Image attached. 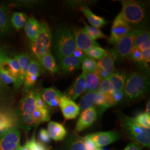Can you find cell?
<instances>
[{
  "label": "cell",
  "mask_w": 150,
  "mask_h": 150,
  "mask_svg": "<svg viewBox=\"0 0 150 150\" xmlns=\"http://www.w3.org/2000/svg\"><path fill=\"white\" fill-rule=\"evenodd\" d=\"M108 79L112 84L115 90L123 91L126 80V76L124 74L120 72H113Z\"/></svg>",
  "instance_id": "30"
},
{
  "label": "cell",
  "mask_w": 150,
  "mask_h": 150,
  "mask_svg": "<svg viewBox=\"0 0 150 150\" xmlns=\"http://www.w3.org/2000/svg\"><path fill=\"white\" fill-rule=\"evenodd\" d=\"M112 93H102L97 92L95 105L103 112L104 110L116 105Z\"/></svg>",
  "instance_id": "24"
},
{
  "label": "cell",
  "mask_w": 150,
  "mask_h": 150,
  "mask_svg": "<svg viewBox=\"0 0 150 150\" xmlns=\"http://www.w3.org/2000/svg\"><path fill=\"white\" fill-rule=\"evenodd\" d=\"M142 62L144 64H148L150 59V49L147 50L144 52H142Z\"/></svg>",
  "instance_id": "50"
},
{
  "label": "cell",
  "mask_w": 150,
  "mask_h": 150,
  "mask_svg": "<svg viewBox=\"0 0 150 150\" xmlns=\"http://www.w3.org/2000/svg\"><path fill=\"white\" fill-rule=\"evenodd\" d=\"M47 131L50 138L56 141H63L67 137V132L64 126L56 122H50Z\"/></svg>",
  "instance_id": "21"
},
{
  "label": "cell",
  "mask_w": 150,
  "mask_h": 150,
  "mask_svg": "<svg viewBox=\"0 0 150 150\" xmlns=\"http://www.w3.org/2000/svg\"><path fill=\"white\" fill-rule=\"evenodd\" d=\"M15 59L18 62L21 69V78L23 82L29 69L31 59L25 53H21L15 56Z\"/></svg>",
  "instance_id": "32"
},
{
  "label": "cell",
  "mask_w": 150,
  "mask_h": 150,
  "mask_svg": "<svg viewBox=\"0 0 150 150\" xmlns=\"http://www.w3.org/2000/svg\"><path fill=\"white\" fill-rule=\"evenodd\" d=\"M82 139L87 150H96L98 149V147L95 144V142L91 139H90L87 135L82 137Z\"/></svg>",
  "instance_id": "47"
},
{
  "label": "cell",
  "mask_w": 150,
  "mask_h": 150,
  "mask_svg": "<svg viewBox=\"0 0 150 150\" xmlns=\"http://www.w3.org/2000/svg\"><path fill=\"white\" fill-rule=\"evenodd\" d=\"M40 30V23L34 17H31L27 19L25 25L24 30L27 38L31 41H33L38 36Z\"/></svg>",
  "instance_id": "26"
},
{
  "label": "cell",
  "mask_w": 150,
  "mask_h": 150,
  "mask_svg": "<svg viewBox=\"0 0 150 150\" xmlns=\"http://www.w3.org/2000/svg\"><path fill=\"white\" fill-rule=\"evenodd\" d=\"M106 53V51L100 46H95L85 52L87 56L94 59H101Z\"/></svg>",
  "instance_id": "38"
},
{
  "label": "cell",
  "mask_w": 150,
  "mask_h": 150,
  "mask_svg": "<svg viewBox=\"0 0 150 150\" xmlns=\"http://www.w3.org/2000/svg\"><path fill=\"white\" fill-rule=\"evenodd\" d=\"M38 138L41 142L43 144H48L51 142V139L50 138L48 132L45 129H41L40 131L38 134Z\"/></svg>",
  "instance_id": "46"
},
{
  "label": "cell",
  "mask_w": 150,
  "mask_h": 150,
  "mask_svg": "<svg viewBox=\"0 0 150 150\" xmlns=\"http://www.w3.org/2000/svg\"><path fill=\"white\" fill-rule=\"evenodd\" d=\"M96 150H106V149H102V148H98Z\"/></svg>",
  "instance_id": "54"
},
{
  "label": "cell",
  "mask_w": 150,
  "mask_h": 150,
  "mask_svg": "<svg viewBox=\"0 0 150 150\" xmlns=\"http://www.w3.org/2000/svg\"><path fill=\"white\" fill-rule=\"evenodd\" d=\"M35 104V91L31 90L24 97L19 103L16 111L17 118L33 116L36 109Z\"/></svg>",
  "instance_id": "12"
},
{
  "label": "cell",
  "mask_w": 150,
  "mask_h": 150,
  "mask_svg": "<svg viewBox=\"0 0 150 150\" xmlns=\"http://www.w3.org/2000/svg\"><path fill=\"white\" fill-rule=\"evenodd\" d=\"M0 79L2 83L5 86L9 87V85H12L15 90L17 89L16 79L3 66L0 70Z\"/></svg>",
  "instance_id": "34"
},
{
  "label": "cell",
  "mask_w": 150,
  "mask_h": 150,
  "mask_svg": "<svg viewBox=\"0 0 150 150\" xmlns=\"http://www.w3.org/2000/svg\"><path fill=\"white\" fill-rule=\"evenodd\" d=\"M97 91H88L82 97L80 103V108L82 111L93 107L95 104Z\"/></svg>",
  "instance_id": "33"
},
{
  "label": "cell",
  "mask_w": 150,
  "mask_h": 150,
  "mask_svg": "<svg viewBox=\"0 0 150 150\" xmlns=\"http://www.w3.org/2000/svg\"><path fill=\"white\" fill-rule=\"evenodd\" d=\"M81 64L82 72L85 74L95 72L98 69L96 61L87 56L82 60Z\"/></svg>",
  "instance_id": "36"
},
{
  "label": "cell",
  "mask_w": 150,
  "mask_h": 150,
  "mask_svg": "<svg viewBox=\"0 0 150 150\" xmlns=\"http://www.w3.org/2000/svg\"><path fill=\"white\" fill-rule=\"evenodd\" d=\"M7 55L5 51L0 47V70ZM11 88L9 87L5 86L0 79V107H6V104L9 102L11 98Z\"/></svg>",
  "instance_id": "22"
},
{
  "label": "cell",
  "mask_w": 150,
  "mask_h": 150,
  "mask_svg": "<svg viewBox=\"0 0 150 150\" xmlns=\"http://www.w3.org/2000/svg\"><path fill=\"white\" fill-rule=\"evenodd\" d=\"M132 30V28L120 13L113 22L111 35L108 39L110 43L115 45Z\"/></svg>",
  "instance_id": "8"
},
{
  "label": "cell",
  "mask_w": 150,
  "mask_h": 150,
  "mask_svg": "<svg viewBox=\"0 0 150 150\" xmlns=\"http://www.w3.org/2000/svg\"><path fill=\"white\" fill-rule=\"evenodd\" d=\"M27 21V15L21 12H14L10 17L11 26L16 31H20L24 28Z\"/></svg>",
  "instance_id": "29"
},
{
  "label": "cell",
  "mask_w": 150,
  "mask_h": 150,
  "mask_svg": "<svg viewBox=\"0 0 150 150\" xmlns=\"http://www.w3.org/2000/svg\"><path fill=\"white\" fill-rule=\"evenodd\" d=\"M73 32L76 48L83 52H85L93 47L100 46L98 43L95 40H92L83 28L76 29Z\"/></svg>",
  "instance_id": "14"
},
{
  "label": "cell",
  "mask_w": 150,
  "mask_h": 150,
  "mask_svg": "<svg viewBox=\"0 0 150 150\" xmlns=\"http://www.w3.org/2000/svg\"><path fill=\"white\" fill-rule=\"evenodd\" d=\"M21 132L16 126L0 134V150H17L21 146Z\"/></svg>",
  "instance_id": "7"
},
{
  "label": "cell",
  "mask_w": 150,
  "mask_h": 150,
  "mask_svg": "<svg viewBox=\"0 0 150 150\" xmlns=\"http://www.w3.org/2000/svg\"><path fill=\"white\" fill-rule=\"evenodd\" d=\"M114 90L115 89L110 81L108 79H102L100 81L97 92L102 93H112Z\"/></svg>",
  "instance_id": "39"
},
{
  "label": "cell",
  "mask_w": 150,
  "mask_h": 150,
  "mask_svg": "<svg viewBox=\"0 0 150 150\" xmlns=\"http://www.w3.org/2000/svg\"><path fill=\"white\" fill-rule=\"evenodd\" d=\"M81 11L93 27L99 28L106 25L107 23V22L103 18L95 15L87 6L81 7Z\"/></svg>",
  "instance_id": "27"
},
{
  "label": "cell",
  "mask_w": 150,
  "mask_h": 150,
  "mask_svg": "<svg viewBox=\"0 0 150 150\" xmlns=\"http://www.w3.org/2000/svg\"><path fill=\"white\" fill-rule=\"evenodd\" d=\"M37 1H24V0H13L9 1L11 5L15 7H32L39 4Z\"/></svg>",
  "instance_id": "41"
},
{
  "label": "cell",
  "mask_w": 150,
  "mask_h": 150,
  "mask_svg": "<svg viewBox=\"0 0 150 150\" xmlns=\"http://www.w3.org/2000/svg\"><path fill=\"white\" fill-rule=\"evenodd\" d=\"M150 101H149L147 103V105H146V112H145L147 113V114L150 115Z\"/></svg>",
  "instance_id": "53"
},
{
  "label": "cell",
  "mask_w": 150,
  "mask_h": 150,
  "mask_svg": "<svg viewBox=\"0 0 150 150\" xmlns=\"http://www.w3.org/2000/svg\"><path fill=\"white\" fill-rule=\"evenodd\" d=\"M86 74L83 72L74 81L72 85L67 92V96L70 99L74 101L81 95L86 91Z\"/></svg>",
  "instance_id": "17"
},
{
  "label": "cell",
  "mask_w": 150,
  "mask_h": 150,
  "mask_svg": "<svg viewBox=\"0 0 150 150\" xmlns=\"http://www.w3.org/2000/svg\"><path fill=\"white\" fill-rule=\"evenodd\" d=\"M38 61L46 70L48 71L52 74L57 73L59 71V67L56 64V59L51 51L45 54Z\"/></svg>",
  "instance_id": "28"
},
{
  "label": "cell",
  "mask_w": 150,
  "mask_h": 150,
  "mask_svg": "<svg viewBox=\"0 0 150 150\" xmlns=\"http://www.w3.org/2000/svg\"><path fill=\"white\" fill-rule=\"evenodd\" d=\"M137 48H139L141 52H144L147 50L150 49V40L148 39L143 43L139 45Z\"/></svg>",
  "instance_id": "52"
},
{
  "label": "cell",
  "mask_w": 150,
  "mask_h": 150,
  "mask_svg": "<svg viewBox=\"0 0 150 150\" xmlns=\"http://www.w3.org/2000/svg\"><path fill=\"white\" fill-rule=\"evenodd\" d=\"M142 30L140 28L132 29L115 45V48L114 49L117 57L124 59L129 56L131 51L134 47L135 40Z\"/></svg>",
  "instance_id": "6"
},
{
  "label": "cell",
  "mask_w": 150,
  "mask_h": 150,
  "mask_svg": "<svg viewBox=\"0 0 150 150\" xmlns=\"http://www.w3.org/2000/svg\"><path fill=\"white\" fill-rule=\"evenodd\" d=\"M3 66L16 79L18 89L23 83L21 78V69L18 62L15 58H11L7 55L4 60Z\"/></svg>",
  "instance_id": "19"
},
{
  "label": "cell",
  "mask_w": 150,
  "mask_h": 150,
  "mask_svg": "<svg viewBox=\"0 0 150 150\" xmlns=\"http://www.w3.org/2000/svg\"><path fill=\"white\" fill-rule=\"evenodd\" d=\"M112 95L116 103L120 102L122 100L123 97L125 96L123 91H118L115 90L113 92Z\"/></svg>",
  "instance_id": "48"
},
{
  "label": "cell",
  "mask_w": 150,
  "mask_h": 150,
  "mask_svg": "<svg viewBox=\"0 0 150 150\" xmlns=\"http://www.w3.org/2000/svg\"><path fill=\"white\" fill-rule=\"evenodd\" d=\"M11 30L10 16L8 8L4 4L0 3V38L8 35Z\"/></svg>",
  "instance_id": "20"
},
{
  "label": "cell",
  "mask_w": 150,
  "mask_h": 150,
  "mask_svg": "<svg viewBox=\"0 0 150 150\" xmlns=\"http://www.w3.org/2000/svg\"><path fill=\"white\" fill-rule=\"evenodd\" d=\"M122 11L120 14L131 27L139 28L146 17V10L142 2L136 1H122Z\"/></svg>",
  "instance_id": "2"
},
{
  "label": "cell",
  "mask_w": 150,
  "mask_h": 150,
  "mask_svg": "<svg viewBox=\"0 0 150 150\" xmlns=\"http://www.w3.org/2000/svg\"><path fill=\"white\" fill-rule=\"evenodd\" d=\"M39 94L46 105L54 108L59 106L60 98L64 95L55 87L43 88Z\"/></svg>",
  "instance_id": "16"
},
{
  "label": "cell",
  "mask_w": 150,
  "mask_h": 150,
  "mask_svg": "<svg viewBox=\"0 0 150 150\" xmlns=\"http://www.w3.org/2000/svg\"><path fill=\"white\" fill-rule=\"evenodd\" d=\"M33 117L35 119L36 125L50 120V112L49 109L36 108L33 113Z\"/></svg>",
  "instance_id": "35"
},
{
  "label": "cell",
  "mask_w": 150,
  "mask_h": 150,
  "mask_svg": "<svg viewBox=\"0 0 150 150\" xmlns=\"http://www.w3.org/2000/svg\"><path fill=\"white\" fill-rule=\"evenodd\" d=\"M35 104L36 108L38 109H49L47 105L43 101L39 93L35 91Z\"/></svg>",
  "instance_id": "44"
},
{
  "label": "cell",
  "mask_w": 150,
  "mask_h": 150,
  "mask_svg": "<svg viewBox=\"0 0 150 150\" xmlns=\"http://www.w3.org/2000/svg\"><path fill=\"white\" fill-rule=\"evenodd\" d=\"M149 84V79L147 76L134 72L126 77L123 88L124 95L131 100L137 99L145 95Z\"/></svg>",
  "instance_id": "3"
},
{
  "label": "cell",
  "mask_w": 150,
  "mask_h": 150,
  "mask_svg": "<svg viewBox=\"0 0 150 150\" xmlns=\"http://www.w3.org/2000/svg\"><path fill=\"white\" fill-rule=\"evenodd\" d=\"M101 80V79L96 71L86 74V91H97Z\"/></svg>",
  "instance_id": "31"
},
{
  "label": "cell",
  "mask_w": 150,
  "mask_h": 150,
  "mask_svg": "<svg viewBox=\"0 0 150 150\" xmlns=\"http://www.w3.org/2000/svg\"><path fill=\"white\" fill-rule=\"evenodd\" d=\"M97 118L96 107L93 106L88 108L81 114L75 127L74 133H79L88 128L94 123Z\"/></svg>",
  "instance_id": "13"
},
{
  "label": "cell",
  "mask_w": 150,
  "mask_h": 150,
  "mask_svg": "<svg viewBox=\"0 0 150 150\" xmlns=\"http://www.w3.org/2000/svg\"><path fill=\"white\" fill-rule=\"evenodd\" d=\"M17 116L16 111L6 107H0V134L16 127Z\"/></svg>",
  "instance_id": "15"
},
{
  "label": "cell",
  "mask_w": 150,
  "mask_h": 150,
  "mask_svg": "<svg viewBox=\"0 0 150 150\" xmlns=\"http://www.w3.org/2000/svg\"><path fill=\"white\" fill-rule=\"evenodd\" d=\"M80 61L73 55L65 57L59 61V67L64 73L70 74L75 72L80 67Z\"/></svg>",
  "instance_id": "23"
},
{
  "label": "cell",
  "mask_w": 150,
  "mask_h": 150,
  "mask_svg": "<svg viewBox=\"0 0 150 150\" xmlns=\"http://www.w3.org/2000/svg\"><path fill=\"white\" fill-rule=\"evenodd\" d=\"M148 39H150V32L142 29L135 40L134 47H138L139 45L143 43Z\"/></svg>",
  "instance_id": "42"
},
{
  "label": "cell",
  "mask_w": 150,
  "mask_h": 150,
  "mask_svg": "<svg viewBox=\"0 0 150 150\" xmlns=\"http://www.w3.org/2000/svg\"><path fill=\"white\" fill-rule=\"evenodd\" d=\"M41 65L37 59H31L29 69L23 83V91L25 93L31 91L36 84L41 72Z\"/></svg>",
  "instance_id": "9"
},
{
  "label": "cell",
  "mask_w": 150,
  "mask_h": 150,
  "mask_svg": "<svg viewBox=\"0 0 150 150\" xmlns=\"http://www.w3.org/2000/svg\"><path fill=\"white\" fill-rule=\"evenodd\" d=\"M120 119L122 126L130 139L139 145L150 148V129L136 123L132 117L122 116Z\"/></svg>",
  "instance_id": "4"
},
{
  "label": "cell",
  "mask_w": 150,
  "mask_h": 150,
  "mask_svg": "<svg viewBox=\"0 0 150 150\" xmlns=\"http://www.w3.org/2000/svg\"><path fill=\"white\" fill-rule=\"evenodd\" d=\"M96 145L98 148L110 145L120 138L119 133L115 131L98 132L87 135Z\"/></svg>",
  "instance_id": "10"
},
{
  "label": "cell",
  "mask_w": 150,
  "mask_h": 150,
  "mask_svg": "<svg viewBox=\"0 0 150 150\" xmlns=\"http://www.w3.org/2000/svg\"><path fill=\"white\" fill-rule=\"evenodd\" d=\"M52 46L59 61L72 55L76 48L74 32L65 26L57 28L52 37Z\"/></svg>",
  "instance_id": "1"
},
{
  "label": "cell",
  "mask_w": 150,
  "mask_h": 150,
  "mask_svg": "<svg viewBox=\"0 0 150 150\" xmlns=\"http://www.w3.org/2000/svg\"><path fill=\"white\" fill-rule=\"evenodd\" d=\"M52 35L48 25L40 23V30L35 40L31 42V51L35 59L38 61L50 51L52 47Z\"/></svg>",
  "instance_id": "5"
},
{
  "label": "cell",
  "mask_w": 150,
  "mask_h": 150,
  "mask_svg": "<svg viewBox=\"0 0 150 150\" xmlns=\"http://www.w3.org/2000/svg\"><path fill=\"white\" fill-rule=\"evenodd\" d=\"M117 56L115 49L106 51V53L97 63L98 68L103 70L107 74L111 75L115 70V62Z\"/></svg>",
  "instance_id": "18"
},
{
  "label": "cell",
  "mask_w": 150,
  "mask_h": 150,
  "mask_svg": "<svg viewBox=\"0 0 150 150\" xmlns=\"http://www.w3.org/2000/svg\"><path fill=\"white\" fill-rule=\"evenodd\" d=\"M31 150H50L47 146H46L43 143L37 141L35 136H33L31 140L29 141Z\"/></svg>",
  "instance_id": "43"
},
{
  "label": "cell",
  "mask_w": 150,
  "mask_h": 150,
  "mask_svg": "<svg viewBox=\"0 0 150 150\" xmlns=\"http://www.w3.org/2000/svg\"><path fill=\"white\" fill-rule=\"evenodd\" d=\"M64 148V150H87L82 137L75 133L66 137Z\"/></svg>",
  "instance_id": "25"
},
{
  "label": "cell",
  "mask_w": 150,
  "mask_h": 150,
  "mask_svg": "<svg viewBox=\"0 0 150 150\" xmlns=\"http://www.w3.org/2000/svg\"><path fill=\"white\" fill-rule=\"evenodd\" d=\"M83 29L89 35V36L93 40L96 41V40L98 38L108 39L107 36H105L99 28L93 27L92 26H89L85 22H84V27L83 28Z\"/></svg>",
  "instance_id": "37"
},
{
  "label": "cell",
  "mask_w": 150,
  "mask_h": 150,
  "mask_svg": "<svg viewBox=\"0 0 150 150\" xmlns=\"http://www.w3.org/2000/svg\"><path fill=\"white\" fill-rule=\"evenodd\" d=\"M129 55L131 59H133L134 61L139 62H142V54L139 48L134 47Z\"/></svg>",
  "instance_id": "45"
},
{
  "label": "cell",
  "mask_w": 150,
  "mask_h": 150,
  "mask_svg": "<svg viewBox=\"0 0 150 150\" xmlns=\"http://www.w3.org/2000/svg\"><path fill=\"white\" fill-rule=\"evenodd\" d=\"M59 106L64 117L67 120L75 119L80 113L79 105L66 95L61 97Z\"/></svg>",
  "instance_id": "11"
},
{
  "label": "cell",
  "mask_w": 150,
  "mask_h": 150,
  "mask_svg": "<svg viewBox=\"0 0 150 150\" xmlns=\"http://www.w3.org/2000/svg\"><path fill=\"white\" fill-rule=\"evenodd\" d=\"M141 146L135 142H132L130 144H129L123 150H141Z\"/></svg>",
  "instance_id": "51"
},
{
  "label": "cell",
  "mask_w": 150,
  "mask_h": 150,
  "mask_svg": "<svg viewBox=\"0 0 150 150\" xmlns=\"http://www.w3.org/2000/svg\"><path fill=\"white\" fill-rule=\"evenodd\" d=\"M72 55L75 57H76L77 59H79L80 61L81 62L82 60L86 56V55L84 52H83L82 51H81V50L77 48L75 49V51H74V52Z\"/></svg>",
  "instance_id": "49"
},
{
  "label": "cell",
  "mask_w": 150,
  "mask_h": 150,
  "mask_svg": "<svg viewBox=\"0 0 150 150\" xmlns=\"http://www.w3.org/2000/svg\"><path fill=\"white\" fill-rule=\"evenodd\" d=\"M134 118V122L145 128H150V115L147 113H139Z\"/></svg>",
  "instance_id": "40"
}]
</instances>
